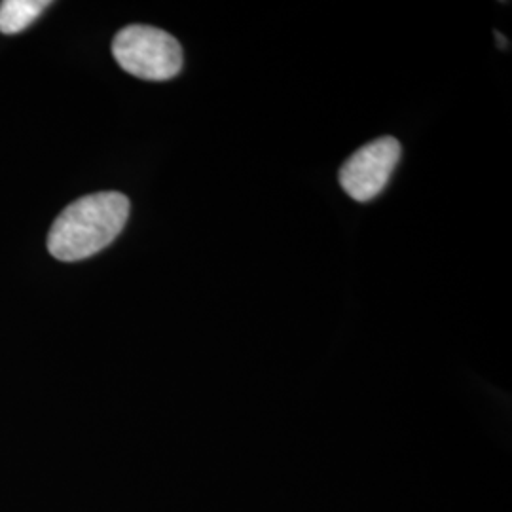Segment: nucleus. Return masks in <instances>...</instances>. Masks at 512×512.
Instances as JSON below:
<instances>
[{
  "mask_svg": "<svg viewBox=\"0 0 512 512\" xmlns=\"http://www.w3.org/2000/svg\"><path fill=\"white\" fill-rule=\"evenodd\" d=\"M495 40H497V46L501 48V50H509V40H507V37H503L501 33H497L495 31Z\"/></svg>",
  "mask_w": 512,
  "mask_h": 512,
  "instance_id": "obj_5",
  "label": "nucleus"
},
{
  "mask_svg": "<svg viewBox=\"0 0 512 512\" xmlns=\"http://www.w3.org/2000/svg\"><path fill=\"white\" fill-rule=\"evenodd\" d=\"M128 219V196L120 192L84 196L55 219L48 251L61 262L90 258L120 236Z\"/></svg>",
  "mask_w": 512,
  "mask_h": 512,
  "instance_id": "obj_1",
  "label": "nucleus"
},
{
  "mask_svg": "<svg viewBox=\"0 0 512 512\" xmlns=\"http://www.w3.org/2000/svg\"><path fill=\"white\" fill-rule=\"evenodd\" d=\"M116 63L141 80L164 82L183 69V48L177 38L150 25H128L112 40Z\"/></svg>",
  "mask_w": 512,
  "mask_h": 512,
  "instance_id": "obj_2",
  "label": "nucleus"
},
{
  "mask_svg": "<svg viewBox=\"0 0 512 512\" xmlns=\"http://www.w3.org/2000/svg\"><path fill=\"white\" fill-rule=\"evenodd\" d=\"M401 143L395 137H380L359 148L340 169V184L349 198L366 203L382 194L401 160Z\"/></svg>",
  "mask_w": 512,
  "mask_h": 512,
  "instance_id": "obj_3",
  "label": "nucleus"
},
{
  "mask_svg": "<svg viewBox=\"0 0 512 512\" xmlns=\"http://www.w3.org/2000/svg\"><path fill=\"white\" fill-rule=\"evenodd\" d=\"M48 0H2L0 2V33L18 35L25 31L50 6Z\"/></svg>",
  "mask_w": 512,
  "mask_h": 512,
  "instance_id": "obj_4",
  "label": "nucleus"
}]
</instances>
